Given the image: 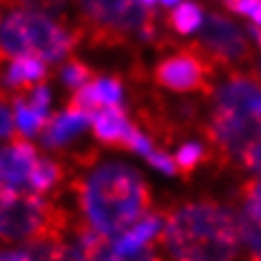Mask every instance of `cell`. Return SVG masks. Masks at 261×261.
<instances>
[{"mask_svg":"<svg viewBox=\"0 0 261 261\" xmlns=\"http://www.w3.org/2000/svg\"><path fill=\"white\" fill-rule=\"evenodd\" d=\"M208 73L211 71L204 58L193 51H181L160 62L155 77L162 87L171 91H208Z\"/></svg>","mask_w":261,"mask_h":261,"instance_id":"52a82bcc","label":"cell"},{"mask_svg":"<svg viewBox=\"0 0 261 261\" xmlns=\"http://www.w3.org/2000/svg\"><path fill=\"white\" fill-rule=\"evenodd\" d=\"M16 120L11 115V111L0 102V140L5 138H16Z\"/></svg>","mask_w":261,"mask_h":261,"instance_id":"ffe728a7","label":"cell"},{"mask_svg":"<svg viewBox=\"0 0 261 261\" xmlns=\"http://www.w3.org/2000/svg\"><path fill=\"white\" fill-rule=\"evenodd\" d=\"M89 122H91V115L67 109L64 113L56 115L54 120L47 122V126H44V142L49 146H60L67 140L73 138V135L80 133Z\"/></svg>","mask_w":261,"mask_h":261,"instance_id":"5bb4252c","label":"cell"},{"mask_svg":"<svg viewBox=\"0 0 261 261\" xmlns=\"http://www.w3.org/2000/svg\"><path fill=\"white\" fill-rule=\"evenodd\" d=\"M162 3H164V5H175L177 0H162Z\"/></svg>","mask_w":261,"mask_h":261,"instance_id":"484cf974","label":"cell"},{"mask_svg":"<svg viewBox=\"0 0 261 261\" xmlns=\"http://www.w3.org/2000/svg\"><path fill=\"white\" fill-rule=\"evenodd\" d=\"M89 36L100 44H120L128 36H151V11L140 0H77Z\"/></svg>","mask_w":261,"mask_h":261,"instance_id":"8992f818","label":"cell"},{"mask_svg":"<svg viewBox=\"0 0 261 261\" xmlns=\"http://www.w3.org/2000/svg\"><path fill=\"white\" fill-rule=\"evenodd\" d=\"M84 226L120 237L151 213V188L146 179L126 164L104 162L91 166L73 184Z\"/></svg>","mask_w":261,"mask_h":261,"instance_id":"6da1fadb","label":"cell"},{"mask_svg":"<svg viewBox=\"0 0 261 261\" xmlns=\"http://www.w3.org/2000/svg\"><path fill=\"white\" fill-rule=\"evenodd\" d=\"M160 239L171 261H234L244 246L239 215L215 199L171 211Z\"/></svg>","mask_w":261,"mask_h":261,"instance_id":"7a4b0ae2","label":"cell"},{"mask_svg":"<svg viewBox=\"0 0 261 261\" xmlns=\"http://www.w3.org/2000/svg\"><path fill=\"white\" fill-rule=\"evenodd\" d=\"M40 158L36 153V146L27 142L24 135H16L9 144L0 146V184L29 191Z\"/></svg>","mask_w":261,"mask_h":261,"instance_id":"9c48e42d","label":"cell"},{"mask_svg":"<svg viewBox=\"0 0 261 261\" xmlns=\"http://www.w3.org/2000/svg\"><path fill=\"white\" fill-rule=\"evenodd\" d=\"M77 36L47 14L11 5L0 22V62L7 58L34 56L54 62L71 51Z\"/></svg>","mask_w":261,"mask_h":261,"instance_id":"5b68a950","label":"cell"},{"mask_svg":"<svg viewBox=\"0 0 261 261\" xmlns=\"http://www.w3.org/2000/svg\"><path fill=\"white\" fill-rule=\"evenodd\" d=\"M44 75H47L44 60L34 56H18L9 64V71L5 75V84L16 91L36 89V82H40Z\"/></svg>","mask_w":261,"mask_h":261,"instance_id":"4fadbf2b","label":"cell"},{"mask_svg":"<svg viewBox=\"0 0 261 261\" xmlns=\"http://www.w3.org/2000/svg\"><path fill=\"white\" fill-rule=\"evenodd\" d=\"M201 160H204V148H201L199 144H195V142L184 144L177 151V155H175V164H177V168L184 171V173L195 171V166H197Z\"/></svg>","mask_w":261,"mask_h":261,"instance_id":"ac0fdd59","label":"cell"},{"mask_svg":"<svg viewBox=\"0 0 261 261\" xmlns=\"http://www.w3.org/2000/svg\"><path fill=\"white\" fill-rule=\"evenodd\" d=\"M201 20H204V14L195 3H184L179 5L177 9L171 14V24L177 34H193L195 29H199Z\"/></svg>","mask_w":261,"mask_h":261,"instance_id":"e0dca14e","label":"cell"},{"mask_svg":"<svg viewBox=\"0 0 261 261\" xmlns=\"http://www.w3.org/2000/svg\"><path fill=\"white\" fill-rule=\"evenodd\" d=\"M0 261H40L36 257L34 248H27V250H7L0 252Z\"/></svg>","mask_w":261,"mask_h":261,"instance_id":"603a6c76","label":"cell"},{"mask_svg":"<svg viewBox=\"0 0 261 261\" xmlns=\"http://www.w3.org/2000/svg\"><path fill=\"white\" fill-rule=\"evenodd\" d=\"M148 158V162L155 166V168H160L162 173H168V175H173L175 171H177V164H175V160H171L168 155H164V153H155V151H151L146 155Z\"/></svg>","mask_w":261,"mask_h":261,"instance_id":"44dd1931","label":"cell"},{"mask_svg":"<svg viewBox=\"0 0 261 261\" xmlns=\"http://www.w3.org/2000/svg\"><path fill=\"white\" fill-rule=\"evenodd\" d=\"M62 166L54 160H44L40 158V164H38L34 177H31V184H29V191H34L38 195L51 191L58 181L62 179Z\"/></svg>","mask_w":261,"mask_h":261,"instance_id":"2e32d148","label":"cell"},{"mask_svg":"<svg viewBox=\"0 0 261 261\" xmlns=\"http://www.w3.org/2000/svg\"><path fill=\"white\" fill-rule=\"evenodd\" d=\"M16 126L18 130L27 138V135H36L40 128L47 126L49 122V115L47 113H40V111H36L31 107L29 102L24 100H16Z\"/></svg>","mask_w":261,"mask_h":261,"instance_id":"9a60e30c","label":"cell"},{"mask_svg":"<svg viewBox=\"0 0 261 261\" xmlns=\"http://www.w3.org/2000/svg\"><path fill=\"white\" fill-rule=\"evenodd\" d=\"M91 126H93V133L97 140L115 146H130L135 133H138L128 124L126 115H124V111L120 107H104L100 111H95L91 115Z\"/></svg>","mask_w":261,"mask_h":261,"instance_id":"7c38bea8","label":"cell"},{"mask_svg":"<svg viewBox=\"0 0 261 261\" xmlns=\"http://www.w3.org/2000/svg\"><path fill=\"white\" fill-rule=\"evenodd\" d=\"M62 77H64V82H67L69 87L80 89V87H84V84H89L91 71H89V67H84L82 62H71V64L64 67Z\"/></svg>","mask_w":261,"mask_h":261,"instance_id":"d6986e66","label":"cell"},{"mask_svg":"<svg viewBox=\"0 0 261 261\" xmlns=\"http://www.w3.org/2000/svg\"><path fill=\"white\" fill-rule=\"evenodd\" d=\"M69 228V215L34 191L0 184V239L34 246L60 241Z\"/></svg>","mask_w":261,"mask_h":261,"instance_id":"277c9868","label":"cell"},{"mask_svg":"<svg viewBox=\"0 0 261 261\" xmlns=\"http://www.w3.org/2000/svg\"><path fill=\"white\" fill-rule=\"evenodd\" d=\"M208 140L226 162L239 164L252 144L261 142V80L230 73L217 93Z\"/></svg>","mask_w":261,"mask_h":261,"instance_id":"3957f363","label":"cell"},{"mask_svg":"<svg viewBox=\"0 0 261 261\" xmlns=\"http://www.w3.org/2000/svg\"><path fill=\"white\" fill-rule=\"evenodd\" d=\"M250 18H252V20H254V22H257V24H259V27H261V7H259L257 11H254V14H252Z\"/></svg>","mask_w":261,"mask_h":261,"instance_id":"d4e9b609","label":"cell"},{"mask_svg":"<svg viewBox=\"0 0 261 261\" xmlns=\"http://www.w3.org/2000/svg\"><path fill=\"white\" fill-rule=\"evenodd\" d=\"M228 9L234 14H244V16H252L254 11L261 7V0H226Z\"/></svg>","mask_w":261,"mask_h":261,"instance_id":"7402d4cb","label":"cell"},{"mask_svg":"<svg viewBox=\"0 0 261 261\" xmlns=\"http://www.w3.org/2000/svg\"><path fill=\"white\" fill-rule=\"evenodd\" d=\"M73 261H164L155 250V246L142 248L135 252H124L115 246L113 237L100 234L84 226L77 234L73 250Z\"/></svg>","mask_w":261,"mask_h":261,"instance_id":"ba28073f","label":"cell"},{"mask_svg":"<svg viewBox=\"0 0 261 261\" xmlns=\"http://www.w3.org/2000/svg\"><path fill=\"white\" fill-rule=\"evenodd\" d=\"M122 100V87L117 80L111 77H102V80L89 82L75 91L73 100H71L69 109L71 111H80V113L93 115L95 111H100L104 107H117Z\"/></svg>","mask_w":261,"mask_h":261,"instance_id":"8fae6325","label":"cell"},{"mask_svg":"<svg viewBox=\"0 0 261 261\" xmlns=\"http://www.w3.org/2000/svg\"><path fill=\"white\" fill-rule=\"evenodd\" d=\"M250 34L254 36V40H257V44L261 47V29H259V27H254V29H250Z\"/></svg>","mask_w":261,"mask_h":261,"instance_id":"cb8c5ba5","label":"cell"},{"mask_svg":"<svg viewBox=\"0 0 261 261\" xmlns=\"http://www.w3.org/2000/svg\"><path fill=\"white\" fill-rule=\"evenodd\" d=\"M140 3H142V5H153L155 0H140Z\"/></svg>","mask_w":261,"mask_h":261,"instance_id":"4316f807","label":"cell"},{"mask_svg":"<svg viewBox=\"0 0 261 261\" xmlns=\"http://www.w3.org/2000/svg\"><path fill=\"white\" fill-rule=\"evenodd\" d=\"M201 47L211 58H217L221 62L241 60L248 54V44L237 24L215 14L206 18V27L201 31Z\"/></svg>","mask_w":261,"mask_h":261,"instance_id":"30bf717a","label":"cell"}]
</instances>
